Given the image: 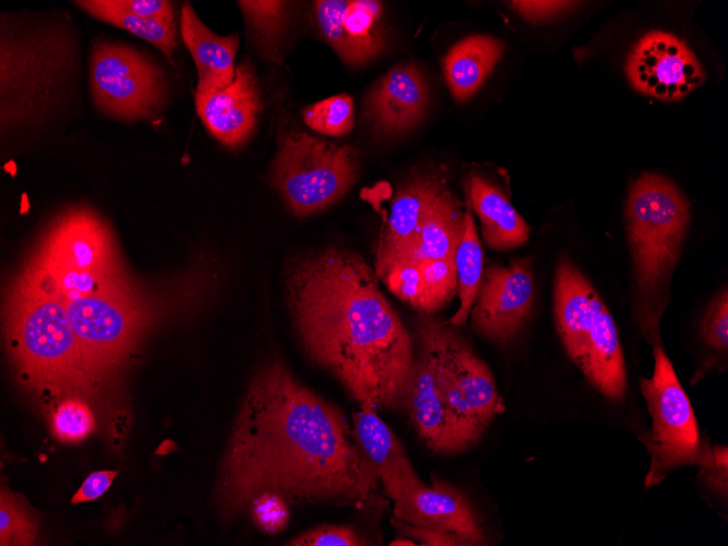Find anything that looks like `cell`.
Segmentation results:
<instances>
[{"instance_id":"1","label":"cell","mask_w":728,"mask_h":546,"mask_svg":"<svg viewBox=\"0 0 728 546\" xmlns=\"http://www.w3.org/2000/svg\"><path fill=\"white\" fill-rule=\"evenodd\" d=\"M368 486L352 427L333 403L278 357L256 369L217 484L222 513H246L262 495L296 505L364 502Z\"/></svg>"},{"instance_id":"2","label":"cell","mask_w":728,"mask_h":546,"mask_svg":"<svg viewBox=\"0 0 728 546\" xmlns=\"http://www.w3.org/2000/svg\"><path fill=\"white\" fill-rule=\"evenodd\" d=\"M374 268L352 251L327 247L287 268V304L305 355L360 405L402 408L413 342L380 291Z\"/></svg>"},{"instance_id":"3","label":"cell","mask_w":728,"mask_h":546,"mask_svg":"<svg viewBox=\"0 0 728 546\" xmlns=\"http://www.w3.org/2000/svg\"><path fill=\"white\" fill-rule=\"evenodd\" d=\"M61 12L0 14V134H39L77 101L81 57Z\"/></svg>"},{"instance_id":"4","label":"cell","mask_w":728,"mask_h":546,"mask_svg":"<svg viewBox=\"0 0 728 546\" xmlns=\"http://www.w3.org/2000/svg\"><path fill=\"white\" fill-rule=\"evenodd\" d=\"M418 350L425 356L462 452L477 444L505 411L488 365L477 356L458 327L434 315L416 323Z\"/></svg>"},{"instance_id":"5","label":"cell","mask_w":728,"mask_h":546,"mask_svg":"<svg viewBox=\"0 0 728 546\" xmlns=\"http://www.w3.org/2000/svg\"><path fill=\"white\" fill-rule=\"evenodd\" d=\"M555 323L570 359L606 398L622 401L627 373L618 330L584 275L565 256L554 279Z\"/></svg>"},{"instance_id":"6","label":"cell","mask_w":728,"mask_h":546,"mask_svg":"<svg viewBox=\"0 0 728 546\" xmlns=\"http://www.w3.org/2000/svg\"><path fill=\"white\" fill-rule=\"evenodd\" d=\"M46 265L38 284L61 302L106 290V265L116 254L111 228L95 211L75 207L58 215L38 244Z\"/></svg>"},{"instance_id":"7","label":"cell","mask_w":728,"mask_h":546,"mask_svg":"<svg viewBox=\"0 0 728 546\" xmlns=\"http://www.w3.org/2000/svg\"><path fill=\"white\" fill-rule=\"evenodd\" d=\"M626 217L638 286L651 294L678 262L689 203L669 180L644 173L629 189Z\"/></svg>"},{"instance_id":"8","label":"cell","mask_w":728,"mask_h":546,"mask_svg":"<svg viewBox=\"0 0 728 546\" xmlns=\"http://www.w3.org/2000/svg\"><path fill=\"white\" fill-rule=\"evenodd\" d=\"M359 173L356 150L307 133L282 136L271 166L270 182L299 217L327 208L353 185Z\"/></svg>"},{"instance_id":"9","label":"cell","mask_w":728,"mask_h":546,"mask_svg":"<svg viewBox=\"0 0 728 546\" xmlns=\"http://www.w3.org/2000/svg\"><path fill=\"white\" fill-rule=\"evenodd\" d=\"M654 371L640 386L652 417V427L640 436L650 456L644 483L650 488L672 470L703 465L712 448L702 442L691 402L659 342L654 343Z\"/></svg>"},{"instance_id":"10","label":"cell","mask_w":728,"mask_h":546,"mask_svg":"<svg viewBox=\"0 0 728 546\" xmlns=\"http://www.w3.org/2000/svg\"><path fill=\"white\" fill-rule=\"evenodd\" d=\"M88 84L95 108L125 123L155 121L168 100L166 75L154 58L107 38L93 40Z\"/></svg>"},{"instance_id":"11","label":"cell","mask_w":728,"mask_h":546,"mask_svg":"<svg viewBox=\"0 0 728 546\" xmlns=\"http://www.w3.org/2000/svg\"><path fill=\"white\" fill-rule=\"evenodd\" d=\"M11 319V343L23 371L54 387L88 369L63 303L38 283L21 296Z\"/></svg>"},{"instance_id":"12","label":"cell","mask_w":728,"mask_h":546,"mask_svg":"<svg viewBox=\"0 0 728 546\" xmlns=\"http://www.w3.org/2000/svg\"><path fill=\"white\" fill-rule=\"evenodd\" d=\"M426 485L413 468L380 478L393 502V518L408 524L458 534L473 546L486 545L481 519L471 500L448 482L432 476Z\"/></svg>"},{"instance_id":"13","label":"cell","mask_w":728,"mask_h":546,"mask_svg":"<svg viewBox=\"0 0 728 546\" xmlns=\"http://www.w3.org/2000/svg\"><path fill=\"white\" fill-rule=\"evenodd\" d=\"M534 294L529 257L513 258L507 265H489L484 268L470 311L473 329L492 342H509L525 325Z\"/></svg>"},{"instance_id":"14","label":"cell","mask_w":728,"mask_h":546,"mask_svg":"<svg viewBox=\"0 0 728 546\" xmlns=\"http://www.w3.org/2000/svg\"><path fill=\"white\" fill-rule=\"evenodd\" d=\"M463 229L462 203L447 187L409 247L377 278L404 283L423 277L457 276L454 258Z\"/></svg>"},{"instance_id":"15","label":"cell","mask_w":728,"mask_h":546,"mask_svg":"<svg viewBox=\"0 0 728 546\" xmlns=\"http://www.w3.org/2000/svg\"><path fill=\"white\" fill-rule=\"evenodd\" d=\"M627 74L635 89L664 100H677L705 80L701 63L687 45L659 31L647 33L634 45Z\"/></svg>"},{"instance_id":"16","label":"cell","mask_w":728,"mask_h":546,"mask_svg":"<svg viewBox=\"0 0 728 546\" xmlns=\"http://www.w3.org/2000/svg\"><path fill=\"white\" fill-rule=\"evenodd\" d=\"M62 303L88 368L119 355L135 325L120 295L106 289Z\"/></svg>"},{"instance_id":"17","label":"cell","mask_w":728,"mask_h":546,"mask_svg":"<svg viewBox=\"0 0 728 546\" xmlns=\"http://www.w3.org/2000/svg\"><path fill=\"white\" fill-rule=\"evenodd\" d=\"M383 3L376 0L315 1L319 31L341 60L365 65L384 49Z\"/></svg>"},{"instance_id":"18","label":"cell","mask_w":728,"mask_h":546,"mask_svg":"<svg viewBox=\"0 0 728 546\" xmlns=\"http://www.w3.org/2000/svg\"><path fill=\"white\" fill-rule=\"evenodd\" d=\"M197 114L209 134L236 148L252 135L260 111V92L248 63L235 68L233 82L223 89L195 93Z\"/></svg>"},{"instance_id":"19","label":"cell","mask_w":728,"mask_h":546,"mask_svg":"<svg viewBox=\"0 0 728 546\" xmlns=\"http://www.w3.org/2000/svg\"><path fill=\"white\" fill-rule=\"evenodd\" d=\"M446 189L441 178L425 174L414 177L398 191L380 231L374 265L376 275L409 247Z\"/></svg>"},{"instance_id":"20","label":"cell","mask_w":728,"mask_h":546,"mask_svg":"<svg viewBox=\"0 0 728 546\" xmlns=\"http://www.w3.org/2000/svg\"><path fill=\"white\" fill-rule=\"evenodd\" d=\"M428 101L426 82L418 69L393 66L374 85L366 98V117L383 134L403 133L424 116Z\"/></svg>"},{"instance_id":"21","label":"cell","mask_w":728,"mask_h":546,"mask_svg":"<svg viewBox=\"0 0 728 546\" xmlns=\"http://www.w3.org/2000/svg\"><path fill=\"white\" fill-rule=\"evenodd\" d=\"M180 21L182 40L196 66L195 93L220 90L229 86L235 76L238 34L220 36L214 33L201 21L190 2L182 5Z\"/></svg>"},{"instance_id":"22","label":"cell","mask_w":728,"mask_h":546,"mask_svg":"<svg viewBox=\"0 0 728 546\" xmlns=\"http://www.w3.org/2000/svg\"><path fill=\"white\" fill-rule=\"evenodd\" d=\"M468 196L470 209L480 219L482 235L488 247L509 251L527 241L529 225L498 187L473 174L469 178Z\"/></svg>"},{"instance_id":"23","label":"cell","mask_w":728,"mask_h":546,"mask_svg":"<svg viewBox=\"0 0 728 546\" xmlns=\"http://www.w3.org/2000/svg\"><path fill=\"white\" fill-rule=\"evenodd\" d=\"M503 51V44L486 35H473L457 43L442 60L452 96L464 101L483 84Z\"/></svg>"},{"instance_id":"24","label":"cell","mask_w":728,"mask_h":546,"mask_svg":"<svg viewBox=\"0 0 728 546\" xmlns=\"http://www.w3.org/2000/svg\"><path fill=\"white\" fill-rule=\"evenodd\" d=\"M352 432L368 486L374 490L381 474L408 454L377 409L362 404L352 414Z\"/></svg>"},{"instance_id":"25","label":"cell","mask_w":728,"mask_h":546,"mask_svg":"<svg viewBox=\"0 0 728 546\" xmlns=\"http://www.w3.org/2000/svg\"><path fill=\"white\" fill-rule=\"evenodd\" d=\"M74 4L92 17L151 44L170 63H173V52L177 47L175 17H139L111 8L106 0H77Z\"/></svg>"},{"instance_id":"26","label":"cell","mask_w":728,"mask_h":546,"mask_svg":"<svg viewBox=\"0 0 728 546\" xmlns=\"http://www.w3.org/2000/svg\"><path fill=\"white\" fill-rule=\"evenodd\" d=\"M454 262L460 303L447 321L452 326L462 327L466 324L484 271L483 250L469 206L464 210V229Z\"/></svg>"},{"instance_id":"27","label":"cell","mask_w":728,"mask_h":546,"mask_svg":"<svg viewBox=\"0 0 728 546\" xmlns=\"http://www.w3.org/2000/svg\"><path fill=\"white\" fill-rule=\"evenodd\" d=\"M238 5L256 45L266 53H275L286 27L288 2L243 0Z\"/></svg>"},{"instance_id":"28","label":"cell","mask_w":728,"mask_h":546,"mask_svg":"<svg viewBox=\"0 0 728 546\" xmlns=\"http://www.w3.org/2000/svg\"><path fill=\"white\" fill-rule=\"evenodd\" d=\"M303 120L312 130L329 136H344L354 125V106L347 94L317 101L303 110Z\"/></svg>"},{"instance_id":"29","label":"cell","mask_w":728,"mask_h":546,"mask_svg":"<svg viewBox=\"0 0 728 546\" xmlns=\"http://www.w3.org/2000/svg\"><path fill=\"white\" fill-rule=\"evenodd\" d=\"M94 415L89 408L75 399L62 401L51 415V428L58 439L77 442L94 429Z\"/></svg>"},{"instance_id":"30","label":"cell","mask_w":728,"mask_h":546,"mask_svg":"<svg viewBox=\"0 0 728 546\" xmlns=\"http://www.w3.org/2000/svg\"><path fill=\"white\" fill-rule=\"evenodd\" d=\"M290 546H365L369 542L354 527L327 524L310 529L286 542Z\"/></svg>"},{"instance_id":"31","label":"cell","mask_w":728,"mask_h":546,"mask_svg":"<svg viewBox=\"0 0 728 546\" xmlns=\"http://www.w3.org/2000/svg\"><path fill=\"white\" fill-rule=\"evenodd\" d=\"M290 508L291 506L279 496L262 495L251 502L246 513L262 532L275 535L287 529Z\"/></svg>"},{"instance_id":"32","label":"cell","mask_w":728,"mask_h":546,"mask_svg":"<svg viewBox=\"0 0 728 546\" xmlns=\"http://www.w3.org/2000/svg\"><path fill=\"white\" fill-rule=\"evenodd\" d=\"M0 535L1 545H28L34 536L25 512L4 492L1 495Z\"/></svg>"},{"instance_id":"33","label":"cell","mask_w":728,"mask_h":546,"mask_svg":"<svg viewBox=\"0 0 728 546\" xmlns=\"http://www.w3.org/2000/svg\"><path fill=\"white\" fill-rule=\"evenodd\" d=\"M705 342L717 350L728 347V294L725 289L709 304L701 323Z\"/></svg>"},{"instance_id":"34","label":"cell","mask_w":728,"mask_h":546,"mask_svg":"<svg viewBox=\"0 0 728 546\" xmlns=\"http://www.w3.org/2000/svg\"><path fill=\"white\" fill-rule=\"evenodd\" d=\"M391 523L401 534L423 546H473L469 539L454 533L411 525L393 517Z\"/></svg>"},{"instance_id":"35","label":"cell","mask_w":728,"mask_h":546,"mask_svg":"<svg viewBox=\"0 0 728 546\" xmlns=\"http://www.w3.org/2000/svg\"><path fill=\"white\" fill-rule=\"evenodd\" d=\"M119 11L145 19H173L174 4L168 0H106Z\"/></svg>"},{"instance_id":"36","label":"cell","mask_w":728,"mask_h":546,"mask_svg":"<svg viewBox=\"0 0 728 546\" xmlns=\"http://www.w3.org/2000/svg\"><path fill=\"white\" fill-rule=\"evenodd\" d=\"M727 457L726 446H716L712 448L708 460L700 466V473L706 484L725 496L727 495Z\"/></svg>"},{"instance_id":"37","label":"cell","mask_w":728,"mask_h":546,"mask_svg":"<svg viewBox=\"0 0 728 546\" xmlns=\"http://www.w3.org/2000/svg\"><path fill=\"white\" fill-rule=\"evenodd\" d=\"M514 9L531 22L545 21L555 17L577 3L573 1H512Z\"/></svg>"},{"instance_id":"38","label":"cell","mask_w":728,"mask_h":546,"mask_svg":"<svg viewBox=\"0 0 728 546\" xmlns=\"http://www.w3.org/2000/svg\"><path fill=\"white\" fill-rule=\"evenodd\" d=\"M119 471H96L90 473L72 497V503L90 501L102 496L111 486Z\"/></svg>"},{"instance_id":"39","label":"cell","mask_w":728,"mask_h":546,"mask_svg":"<svg viewBox=\"0 0 728 546\" xmlns=\"http://www.w3.org/2000/svg\"><path fill=\"white\" fill-rule=\"evenodd\" d=\"M389 545H402V546H403V545H408V546H414V545H417V544H415V542L412 541V539H396V541L391 542Z\"/></svg>"}]
</instances>
